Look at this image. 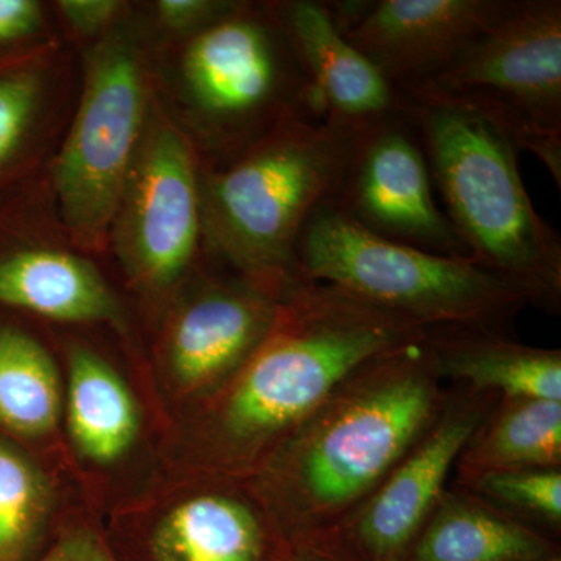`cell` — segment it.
<instances>
[{
    "instance_id": "6da1fadb",
    "label": "cell",
    "mask_w": 561,
    "mask_h": 561,
    "mask_svg": "<svg viewBox=\"0 0 561 561\" xmlns=\"http://www.w3.org/2000/svg\"><path fill=\"white\" fill-rule=\"evenodd\" d=\"M427 331L339 289L302 280L241 370L202 402L195 451L205 478L245 482L354 371Z\"/></svg>"
},
{
    "instance_id": "7a4b0ae2",
    "label": "cell",
    "mask_w": 561,
    "mask_h": 561,
    "mask_svg": "<svg viewBox=\"0 0 561 561\" xmlns=\"http://www.w3.org/2000/svg\"><path fill=\"white\" fill-rule=\"evenodd\" d=\"M426 339L346 379L245 481L287 540L337 531L443 411Z\"/></svg>"
},
{
    "instance_id": "3957f363",
    "label": "cell",
    "mask_w": 561,
    "mask_h": 561,
    "mask_svg": "<svg viewBox=\"0 0 561 561\" xmlns=\"http://www.w3.org/2000/svg\"><path fill=\"white\" fill-rule=\"evenodd\" d=\"M400 113L471 260L508 280L527 306L559 313L561 241L519 173L522 144L489 103L432 87L401 90Z\"/></svg>"
},
{
    "instance_id": "277c9868",
    "label": "cell",
    "mask_w": 561,
    "mask_h": 561,
    "mask_svg": "<svg viewBox=\"0 0 561 561\" xmlns=\"http://www.w3.org/2000/svg\"><path fill=\"white\" fill-rule=\"evenodd\" d=\"M351 133L290 114L241 157L210 173L202 190L210 249L276 298L306 280L298 245L316 209L330 201Z\"/></svg>"
},
{
    "instance_id": "5b68a950",
    "label": "cell",
    "mask_w": 561,
    "mask_h": 561,
    "mask_svg": "<svg viewBox=\"0 0 561 561\" xmlns=\"http://www.w3.org/2000/svg\"><path fill=\"white\" fill-rule=\"evenodd\" d=\"M302 278L332 284L426 331H507L526 308L508 280L471 257L442 256L387 241L324 202L298 245Z\"/></svg>"
},
{
    "instance_id": "8992f818",
    "label": "cell",
    "mask_w": 561,
    "mask_h": 561,
    "mask_svg": "<svg viewBox=\"0 0 561 561\" xmlns=\"http://www.w3.org/2000/svg\"><path fill=\"white\" fill-rule=\"evenodd\" d=\"M142 70L127 36L91 50L79 113L57 164L62 220L80 245H101L119 209L142 135Z\"/></svg>"
},
{
    "instance_id": "52a82bcc",
    "label": "cell",
    "mask_w": 561,
    "mask_h": 561,
    "mask_svg": "<svg viewBox=\"0 0 561 561\" xmlns=\"http://www.w3.org/2000/svg\"><path fill=\"white\" fill-rule=\"evenodd\" d=\"M424 87L493 106L561 190L560 0H512L489 31Z\"/></svg>"
},
{
    "instance_id": "ba28073f",
    "label": "cell",
    "mask_w": 561,
    "mask_h": 561,
    "mask_svg": "<svg viewBox=\"0 0 561 561\" xmlns=\"http://www.w3.org/2000/svg\"><path fill=\"white\" fill-rule=\"evenodd\" d=\"M183 73L192 101L228 138L275 128L290 114L320 119L276 7L271 18L231 7L192 39Z\"/></svg>"
},
{
    "instance_id": "9c48e42d",
    "label": "cell",
    "mask_w": 561,
    "mask_h": 561,
    "mask_svg": "<svg viewBox=\"0 0 561 561\" xmlns=\"http://www.w3.org/2000/svg\"><path fill=\"white\" fill-rule=\"evenodd\" d=\"M426 154L401 113L351 133L330 205L387 241L470 257L432 194Z\"/></svg>"
},
{
    "instance_id": "30bf717a",
    "label": "cell",
    "mask_w": 561,
    "mask_h": 561,
    "mask_svg": "<svg viewBox=\"0 0 561 561\" xmlns=\"http://www.w3.org/2000/svg\"><path fill=\"white\" fill-rule=\"evenodd\" d=\"M190 140L160 121L140 140L116 217L122 261L144 286L164 289L194 260L203 232V197Z\"/></svg>"
},
{
    "instance_id": "8fae6325",
    "label": "cell",
    "mask_w": 561,
    "mask_h": 561,
    "mask_svg": "<svg viewBox=\"0 0 561 561\" xmlns=\"http://www.w3.org/2000/svg\"><path fill=\"white\" fill-rule=\"evenodd\" d=\"M497 401L496 394L448 387V398L434 424L337 530L357 559H408L448 489L465 445Z\"/></svg>"
},
{
    "instance_id": "7c38bea8",
    "label": "cell",
    "mask_w": 561,
    "mask_h": 561,
    "mask_svg": "<svg viewBox=\"0 0 561 561\" xmlns=\"http://www.w3.org/2000/svg\"><path fill=\"white\" fill-rule=\"evenodd\" d=\"M512 0H331L346 38L398 91L442 76Z\"/></svg>"
},
{
    "instance_id": "4fadbf2b",
    "label": "cell",
    "mask_w": 561,
    "mask_h": 561,
    "mask_svg": "<svg viewBox=\"0 0 561 561\" xmlns=\"http://www.w3.org/2000/svg\"><path fill=\"white\" fill-rule=\"evenodd\" d=\"M142 531L111 542L119 561H276L287 540L245 482L205 478Z\"/></svg>"
},
{
    "instance_id": "5bb4252c",
    "label": "cell",
    "mask_w": 561,
    "mask_h": 561,
    "mask_svg": "<svg viewBox=\"0 0 561 561\" xmlns=\"http://www.w3.org/2000/svg\"><path fill=\"white\" fill-rule=\"evenodd\" d=\"M279 301L241 275L216 279L187 301L168 341L181 393L203 402L230 381L271 331Z\"/></svg>"
},
{
    "instance_id": "9a60e30c",
    "label": "cell",
    "mask_w": 561,
    "mask_h": 561,
    "mask_svg": "<svg viewBox=\"0 0 561 561\" xmlns=\"http://www.w3.org/2000/svg\"><path fill=\"white\" fill-rule=\"evenodd\" d=\"M276 10L321 121L354 133L400 113V91L346 38L331 0H289Z\"/></svg>"
},
{
    "instance_id": "2e32d148",
    "label": "cell",
    "mask_w": 561,
    "mask_h": 561,
    "mask_svg": "<svg viewBox=\"0 0 561 561\" xmlns=\"http://www.w3.org/2000/svg\"><path fill=\"white\" fill-rule=\"evenodd\" d=\"M426 345L443 381L500 398L561 401V351L481 328L427 331Z\"/></svg>"
},
{
    "instance_id": "e0dca14e",
    "label": "cell",
    "mask_w": 561,
    "mask_h": 561,
    "mask_svg": "<svg viewBox=\"0 0 561 561\" xmlns=\"http://www.w3.org/2000/svg\"><path fill=\"white\" fill-rule=\"evenodd\" d=\"M560 556L551 535L453 485L404 561H546Z\"/></svg>"
},
{
    "instance_id": "ac0fdd59",
    "label": "cell",
    "mask_w": 561,
    "mask_h": 561,
    "mask_svg": "<svg viewBox=\"0 0 561 561\" xmlns=\"http://www.w3.org/2000/svg\"><path fill=\"white\" fill-rule=\"evenodd\" d=\"M0 302L58 321H119V306L90 262L51 250L0 261Z\"/></svg>"
},
{
    "instance_id": "d6986e66",
    "label": "cell",
    "mask_w": 561,
    "mask_h": 561,
    "mask_svg": "<svg viewBox=\"0 0 561 561\" xmlns=\"http://www.w3.org/2000/svg\"><path fill=\"white\" fill-rule=\"evenodd\" d=\"M529 468H561V401L500 398L465 445L454 481Z\"/></svg>"
},
{
    "instance_id": "ffe728a7",
    "label": "cell",
    "mask_w": 561,
    "mask_h": 561,
    "mask_svg": "<svg viewBox=\"0 0 561 561\" xmlns=\"http://www.w3.org/2000/svg\"><path fill=\"white\" fill-rule=\"evenodd\" d=\"M68 423L81 456L98 465L121 460L139 434V413L124 379L94 351L69 354Z\"/></svg>"
},
{
    "instance_id": "44dd1931",
    "label": "cell",
    "mask_w": 561,
    "mask_h": 561,
    "mask_svg": "<svg viewBox=\"0 0 561 561\" xmlns=\"http://www.w3.org/2000/svg\"><path fill=\"white\" fill-rule=\"evenodd\" d=\"M61 386L49 353L16 328H0V424L43 437L57 426Z\"/></svg>"
},
{
    "instance_id": "7402d4cb",
    "label": "cell",
    "mask_w": 561,
    "mask_h": 561,
    "mask_svg": "<svg viewBox=\"0 0 561 561\" xmlns=\"http://www.w3.org/2000/svg\"><path fill=\"white\" fill-rule=\"evenodd\" d=\"M49 491L39 471L0 443V561H36L46 551Z\"/></svg>"
},
{
    "instance_id": "603a6c76",
    "label": "cell",
    "mask_w": 561,
    "mask_h": 561,
    "mask_svg": "<svg viewBox=\"0 0 561 561\" xmlns=\"http://www.w3.org/2000/svg\"><path fill=\"white\" fill-rule=\"evenodd\" d=\"M519 522L556 538L561 530V468L486 472L454 481Z\"/></svg>"
},
{
    "instance_id": "cb8c5ba5",
    "label": "cell",
    "mask_w": 561,
    "mask_h": 561,
    "mask_svg": "<svg viewBox=\"0 0 561 561\" xmlns=\"http://www.w3.org/2000/svg\"><path fill=\"white\" fill-rule=\"evenodd\" d=\"M38 101V81L25 73L0 79V164L16 150Z\"/></svg>"
},
{
    "instance_id": "d4e9b609",
    "label": "cell",
    "mask_w": 561,
    "mask_h": 561,
    "mask_svg": "<svg viewBox=\"0 0 561 561\" xmlns=\"http://www.w3.org/2000/svg\"><path fill=\"white\" fill-rule=\"evenodd\" d=\"M36 561H119L108 538L90 524L73 523L54 534Z\"/></svg>"
},
{
    "instance_id": "484cf974",
    "label": "cell",
    "mask_w": 561,
    "mask_h": 561,
    "mask_svg": "<svg viewBox=\"0 0 561 561\" xmlns=\"http://www.w3.org/2000/svg\"><path fill=\"white\" fill-rule=\"evenodd\" d=\"M276 561H360L339 531L291 538Z\"/></svg>"
},
{
    "instance_id": "4316f807",
    "label": "cell",
    "mask_w": 561,
    "mask_h": 561,
    "mask_svg": "<svg viewBox=\"0 0 561 561\" xmlns=\"http://www.w3.org/2000/svg\"><path fill=\"white\" fill-rule=\"evenodd\" d=\"M232 3L210 2V0H161L158 2V14L165 25L173 28L203 27L220 18L230 10Z\"/></svg>"
},
{
    "instance_id": "83f0119b",
    "label": "cell",
    "mask_w": 561,
    "mask_h": 561,
    "mask_svg": "<svg viewBox=\"0 0 561 561\" xmlns=\"http://www.w3.org/2000/svg\"><path fill=\"white\" fill-rule=\"evenodd\" d=\"M58 9L73 31L94 35L108 27L121 10V3L114 0H61Z\"/></svg>"
},
{
    "instance_id": "f1b7e54d",
    "label": "cell",
    "mask_w": 561,
    "mask_h": 561,
    "mask_svg": "<svg viewBox=\"0 0 561 561\" xmlns=\"http://www.w3.org/2000/svg\"><path fill=\"white\" fill-rule=\"evenodd\" d=\"M43 20L38 2L0 0V43L20 39L38 31Z\"/></svg>"
},
{
    "instance_id": "f546056e",
    "label": "cell",
    "mask_w": 561,
    "mask_h": 561,
    "mask_svg": "<svg viewBox=\"0 0 561 561\" xmlns=\"http://www.w3.org/2000/svg\"><path fill=\"white\" fill-rule=\"evenodd\" d=\"M546 561H561V556L560 557H556V559L546 560Z\"/></svg>"
}]
</instances>
